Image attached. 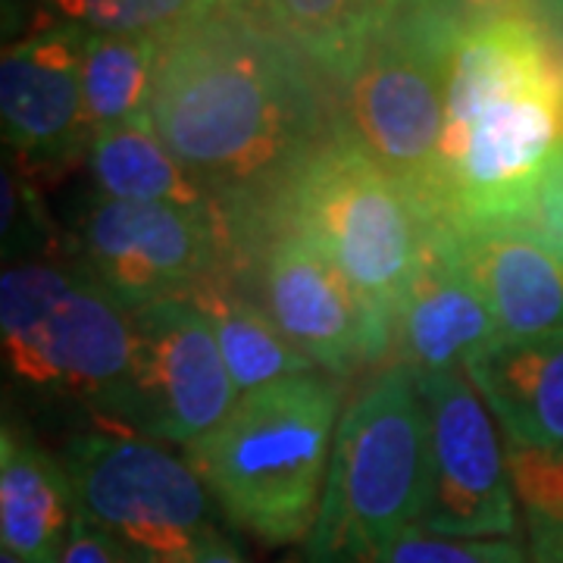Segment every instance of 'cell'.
<instances>
[{
	"mask_svg": "<svg viewBox=\"0 0 563 563\" xmlns=\"http://www.w3.org/2000/svg\"><path fill=\"white\" fill-rule=\"evenodd\" d=\"M60 461L79 517L141 563H185L217 529L198 470L163 442L122 429H85L63 442Z\"/></svg>",
	"mask_w": 563,
	"mask_h": 563,
	"instance_id": "7",
	"label": "cell"
},
{
	"mask_svg": "<svg viewBox=\"0 0 563 563\" xmlns=\"http://www.w3.org/2000/svg\"><path fill=\"white\" fill-rule=\"evenodd\" d=\"M79 517L60 457L38 444L13 417L0 429V542L22 563H60Z\"/></svg>",
	"mask_w": 563,
	"mask_h": 563,
	"instance_id": "16",
	"label": "cell"
},
{
	"mask_svg": "<svg viewBox=\"0 0 563 563\" xmlns=\"http://www.w3.org/2000/svg\"><path fill=\"white\" fill-rule=\"evenodd\" d=\"M132 361L120 429L163 444L201 442L239 404L213 325L188 298L129 310Z\"/></svg>",
	"mask_w": 563,
	"mask_h": 563,
	"instance_id": "8",
	"label": "cell"
},
{
	"mask_svg": "<svg viewBox=\"0 0 563 563\" xmlns=\"http://www.w3.org/2000/svg\"><path fill=\"white\" fill-rule=\"evenodd\" d=\"M0 347L10 391L120 429L132 361L129 310L79 261L3 266Z\"/></svg>",
	"mask_w": 563,
	"mask_h": 563,
	"instance_id": "3",
	"label": "cell"
},
{
	"mask_svg": "<svg viewBox=\"0 0 563 563\" xmlns=\"http://www.w3.org/2000/svg\"><path fill=\"white\" fill-rule=\"evenodd\" d=\"M526 548L532 563H563V523L526 517Z\"/></svg>",
	"mask_w": 563,
	"mask_h": 563,
	"instance_id": "25",
	"label": "cell"
},
{
	"mask_svg": "<svg viewBox=\"0 0 563 563\" xmlns=\"http://www.w3.org/2000/svg\"><path fill=\"white\" fill-rule=\"evenodd\" d=\"M448 232L463 266L483 288L498 335L563 332L561 235L542 220L448 225Z\"/></svg>",
	"mask_w": 563,
	"mask_h": 563,
	"instance_id": "13",
	"label": "cell"
},
{
	"mask_svg": "<svg viewBox=\"0 0 563 563\" xmlns=\"http://www.w3.org/2000/svg\"><path fill=\"white\" fill-rule=\"evenodd\" d=\"M251 261L261 266L266 313L320 373L344 379L388 357L391 342L357 291L301 232L276 222Z\"/></svg>",
	"mask_w": 563,
	"mask_h": 563,
	"instance_id": "11",
	"label": "cell"
},
{
	"mask_svg": "<svg viewBox=\"0 0 563 563\" xmlns=\"http://www.w3.org/2000/svg\"><path fill=\"white\" fill-rule=\"evenodd\" d=\"M60 563H141L129 548L107 536L103 529L88 523L85 517H76L69 529V539L63 548Z\"/></svg>",
	"mask_w": 563,
	"mask_h": 563,
	"instance_id": "24",
	"label": "cell"
},
{
	"mask_svg": "<svg viewBox=\"0 0 563 563\" xmlns=\"http://www.w3.org/2000/svg\"><path fill=\"white\" fill-rule=\"evenodd\" d=\"M198 3H169V0H60L51 3L60 22H76L91 32L117 35H163L185 20Z\"/></svg>",
	"mask_w": 563,
	"mask_h": 563,
	"instance_id": "21",
	"label": "cell"
},
{
	"mask_svg": "<svg viewBox=\"0 0 563 563\" xmlns=\"http://www.w3.org/2000/svg\"><path fill=\"white\" fill-rule=\"evenodd\" d=\"M161 35L91 32L81 51V95L91 132L117 129L151 113Z\"/></svg>",
	"mask_w": 563,
	"mask_h": 563,
	"instance_id": "19",
	"label": "cell"
},
{
	"mask_svg": "<svg viewBox=\"0 0 563 563\" xmlns=\"http://www.w3.org/2000/svg\"><path fill=\"white\" fill-rule=\"evenodd\" d=\"M507 448L563 451V332L498 335L466 366Z\"/></svg>",
	"mask_w": 563,
	"mask_h": 563,
	"instance_id": "15",
	"label": "cell"
},
{
	"mask_svg": "<svg viewBox=\"0 0 563 563\" xmlns=\"http://www.w3.org/2000/svg\"><path fill=\"white\" fill-rule=\"evenodd\" d=\"M79 263L125 307L185 298L201 282L235 273L239 257L220 213L95 195L79 220Z\"/></svg>",
	"mask_w": 563,
	"mask_h": 563,
	"instance_id": "9",
	"label": "cell"
},
{
	"mask_svg": "<svg viewBox=\"0 0 563 563\" xmlns=\"http://www.w3.org/2000/svg\"><path fill=\"white\" fill-rule=\"evenodd\" d=\"M0 563H22L20 558H13V554H7V551H3V554H0Z\"/></svg>",
	"mask_w": 563,
	"mask_h": 563,
	"instance_id": "28",
	"label": "cell"
},
{
	"mask_svg": "<svg viewBox=\"0 0 563 563\" xmlns=\"http://www.w3.org/2000/svg\"><path fill=\"white\" fill-rule=\"evenodd\" d=\"M151 122L213 201L239 261L344 129L332 85L263 3H198L163 32Z\"/></svg>",
	"mask_w": 563,
	"mask_h": 563,
	"instance_id": "1",
	"label": "cell"
},
{
	"mask_svg": "<svg viewBox=\"0 0 563 563\" xmlns=\"http://www.w3.org/2000/svg\"><path fill=\"white\" fill-rule=\"evenodd\" d=\"M0 185H3V217H0L3 263L60 261L54 225L41 207L35 179L22 169L20 163L7 157Z\"/></svg>",
	"mask_w": 563,
	"mask_h": 563,
	"instance_id": "20",
	"label": "cell"
},
{
	"mask_svg": "<svg viewBox=\"0 0 563 563\" xmlns=\"http://www.w3.org/2000/svg\"><path fill=\"white\" fill-rule=\"evenodd\" d=\"M492 339H498V322L483 288L463 266L448 225L432 220L420 269L398 313L395 361L417 376L451 373L463 369Z\"/></svg>",
	"mask_w": 563,
	"mask_h": 563,
	"instance_id": "14",
	"label": "cell"
},
{
	"mask_svg": "<svg viewBox=\"0 0 563 563\" xmlns=\"http://www.w3.org/2000/svg\"><path fill=\"white\" fill-rule=\"evenodd\" d=\"M429 410L420 376L385 363L339 420L307 563H385L429 501Z\"/></svg>",
	"mask_w": 563,
	"mask_h": 563,
	"instance_id": "4",
	"label": "cell"
},
{
	"mask_svg": "<svg viewBox=\"0 0 563 563\" xmlns=\"http://www.w3.org/2000/svg\"><path fill=\"white\" fill-rule=\"evenodd\" d=\"M507 466L526 517L563 523V451L507 448Z\"/></svg>",
	"mask_w": 563,
	"mask_h": 563,
	"instance_id": "23",
	"label": "cell"
},
{
	"mask_svg": "<svg viewBox=\"0 0 563 563\" xmlns=\"http://www.w3.org/2000/svg\"><path fill=\"white\" fill-rule=\"evenodd\" d=\"M276 222L322 251L395 351L398 313L432 225L410 188L342 129L303 166Z\"/></svg>",
	"mask_w": 563,
	"mask_h": 563,
	"instance_id": "5",
	"label": "cell"
},
{
	"mask_svg": "<svg viewBox=\"0 0 563 563\" xmlns=\"http://www.w3.org/2000/svg\"><path fill=\"white\" fill-rule=\"evenodd\" d=\"M185 298L213 325L222 361L239 395L317 369L282 335L279 325L266 313V307L242 291L235 273H220L213 279L201 282Z\"/></svg>",
	"mask_w": 563,
	"mask_h": 563,
	"instance_id": "17",
	"label": "cell"
},
{
	"mask_svg": "<svg viewBox=\"0 0 563 563\" xmlns=\"http://www.w3.org/2000/svg\"><path fill=\"white\" fill-rule=\"evenodd\" d=\"M88 169L98 195L113 201L169 203L181 210L217 213L213 201L191 179L173 151L157 135L151 113L117 129L95 132L88 147Z\"/></svg>",
	"mask_w": 563,
	"mask_h": 563,
	"instance_id": "18",
	"label": "cell"
},
{
	"mask_svg": "<svg viewBox=\"0 0 563 563\" xmlns=\"http://www.w3.org/2000/svg\"><path fill=\"white\" fill-rule=\"evenodd\" d=\"M342 383L303 373L247 391L232 413L185 448L220 514L263 544L310 539L342 420Z\"/></svg>",
	"mask_w": 563,
	"mask_h": 563,
	"instance_id": "2",
	"label": "cell"
},
{
	"mask_svg": "<svg viewBox=\"0 0 563 563\" xmlns=\"http://www.w3.org/2000/svg\"><path fill=\"white\" fill-rule=\"evenodd\" d=\"M429 410V501L420 529L448 539H517V495L498 422L463 369L420 376Z\"/></svg>",
	"mask_w": 563,
	"mask_h": 563,
	"instance_id": "10",
	"label": "cell"
},
{
	"mask_svg": "<svg viewBox=\"0 0 563 563\" xmlns=\"http://www.w3.org/2000/svg\"><path fill=\"white\" fill-rule=\"evenodd\" d=\"M539 220L563 239V157L544 179L542 195H539Z\"/></svg>",
	"mask_w": 563,
	"mask_h": 563,
	"instance_id": "26",
	"label": "cell"
},
{
	"mask_svg": "<svg viewBox=\"0 0 563 563\" xmlns=\"http://www.w3.org/2000/svg\"><path fill=\"white\" fill-rule=\"evenodd\" d=\"M185 563H251L244 558L242 551L235 548V542H229L225 536H222L220 529H213V532H207L198 548L188 554V561Z\"/></svg>",
	"mask_w": 563,
	"mask_h": 563,
	"instance_id": "27",
	"label": "cell"
},
{
	"mask_svg": "<svg viewBox=\"0 0 563 563\" xmlns=\"http://www.w3.org/2000/svg\"><path fill=\"white\" fill-rule=\"evenodd\" d=\"M385 563H532V558L520 539H448L413 526L388 548Z\"/></svg>",
	"mask_w": 563,
	"mask_h": 563,
	"instance_id": "22",
	"label": "cell"
},
{
	"mask_svg": "<svg viewBox=\"0 0 563 563\" xmlns=\"http://www.w3.org/2000/svg\"><path fill=\"white\" fill-rule=\"evenodd\" d=\"M85 35V25L60 22L3 51V141L29 176L88 157L95 132L81 95Z\"/></svg>",
	"mask_w": 563,
	"mask_h": 563,
	"instance_id": "12",
	"label": "cell"
},
{
	"mask_svg": "<svg viewBox=\"0 0 563 563\" xmlns=\"http://www.w3.org/2000/svg\"><path fill=\"white\" fill-rule=\"evenodd\" d=\"M457 7L385 3L383 16L332 73L344 129L435 213L448 110V51Z\"/></svg>",
	"mask_w": 563,
	"mask_h": 563,
	"instance_id": "6",
	"label": "cell"
}]
</instances>
